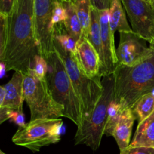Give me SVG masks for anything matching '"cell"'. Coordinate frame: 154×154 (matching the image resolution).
Masks as SVG:
<instances>
[{"mask_svg":"<svg viewBox=\"0 0 154 154\" xmlns=\"http://www.w3.org/2000/svg\"><path fill=\"white\" fill-rule=\"evenodd\" d=\"M39 54L33 0H15L10 14L0 17V59L7 71L29 74Z\"/></svg>","mask_w":154,"mask_h":154,"instance_id":"obj_1","label":"cell"},{"mask_svg":"<svg viewBox=\"0 0 154 154\" xmlns=\"http://www.w3.org/2000/svg\"><path fill=\"white\" fill-rule=\"evenodd\" d=\"M113 76L114 101L122 110L132 108L140 98L154 90V51L133 66L117 65Z\"/></svg>","mask_w":154,"mask_h":154,"instance_id":"obj_2","label":"cell"},{"mask_svg":"<svg viewBox=\"0 0 154 154\" xmlns=\"http://www.w3.org/2000/svg\"><path fill=\"white\" fill-rule=\"evenodd\" d=\"M48 73L46 80L53 99L64 107V117L72 120L78 127L82 124L83 109L73 88L64 64L56 51L46 59Z\"/></svg>","mask_w":154,"mask_h":154,"instance_id":"obj_3","label":"cell"},{"mask_svg":"<svg viewBox=\"0 0 154 154\" xmlns=\"http://www.w3.org/2000/svg\"><path fill=\"white\" fill-rule=\"evenodd\" d=\"M54 50L64 64L73 88L81 102L84 120L88 118L100 99L103 90L102 77L87 76L83 71L75 54L66 51L54 38Z\"/></svg>","mask_w":154,"mask_h":154,"instance_id":"obj_4","label":"cell"},{"mask_svg":"<svg viewBox=\"0 0 154 154\" xmlns=\"http://www.w3.org/2000/svg\"><path fill=\"white\" fill-rule=\"evenodd\" d=\"M102 96L90 117L83 120L75 136V144H84L93 150H98L101 144L108 116V110L114 96V78L113 75L102 77Z\"/></svg>","mask_w":154,"mask_h":154,"instance_id":"obj_5","label":"cell"},{"mask_svg":"<svg viewBox=\"0 0 154 154\" xmlns=\"http://www.w3.org/2000/svg\"><path fill=\"white\" fill-rule=\"evenodd\" d=\"M23 75V98L30 110V121L64 117V107L53 99L46 80L38 79L31 73Z\"/></svg>","mask_w":154,"mask_h":154,"instance_id":"obj_6","label":"cell"},{"mask_svg":"<svg viewBox=\"0 0 154 154\" xmlns=\"http://www.w3.org/2000/svg\"><path fill=\"white\" fill-rule=\"evenodd\" d=\"M63 127V121L60 118L38 119L19 128L12 137V141L36 153L42 147L58 143Z\"/></svg>","mask_w":154,"mask_h":154,"instance_id":"obj_7","label":"cell"},{"mask_svg":"<svg viewBox=\"0 0 154 154\" xmlns=\"http://www.w3.org/2000/svg\"><path fill=\"white\" fill-rule=\"evenodd\" d=\"M56 0H33L35 36L39 54L46 60L55 51L54 46L53 11Z\"/></svg>","mask_w":154,"mask_h":154,"instance_id":"obj_8","label":"cell"},{"mask_svg":"<svg viewBox=\"0 0 154 154\" xmlns=\"http://www.w3.org/2000/svg\"><path fill=\"white\" fill-rule=\"evenodd\" d=\"M129 18L132 29L141 38L154 39V8L145 0H120Z\"/></svg>","mask_w":154,"mask_h":154,"instance_id":"obj_9","label":"cell"},{"mask_svg":"<svg viewBox=\"0 0 154 154\" xmlns=\"http://www.w3.org/2000/svg\"><path fill=\"white\" fill-rule=\"evenodd\" d=\"M146 42L133 31L120 32V43L116 50L117 65L133 66L150 56L153 50Z\"/></svg>","mask_w":154,"mask_h":154,"instance_id":"obj_10","label":"cell"},{"mask_svg":"<svg viewBox=\"0 0 154 154\" xmlns=\"http://www.w3.org/2000/svg\"><path fill=\"white\" fill-rule=\"evenodd\" d=\"M99 11L102 45V60L99 75L102 78L113 75L117 66V58L114 45V35L111 32L110 27L109 10Z\"/></svg>","mask_w":154,"mask_h":154,"instance_id":"obj_11","label":"cell"},{"mask_svg":"<svg viewBox=\"0 0 154 154\" xmlns=\"http://www.w3.org/2000/svg\"><path fill=\"white\" fill-rule=\"evenodd\" d=\"M75 55L80 66L87 76L93 78L99 75L100 58L87 38L82 36L77 42Z\"/></svg>","mask_w":154,"mask_h":154,"instance_id":"obj_12","label":"cell"},{"mask_svg":"<svg viewBox=\"0 0 154 154\" xmlns=\"http://www.w3.org/2000/svg\"><path fill=\"white\" fill-rule=\"evenodd\" d=\"M23 78L20 72H14L11 79L4 86L5 90L2 106L11 110H23Z\"/></svg>","mask_w":154,"mask_h":154,"instance_id":"obj_13","label":"cell"},{"mask_svg":"<svg viewBox=\"0 0 154 154\" xmlns=\"http://www.w3.org/2000/svg\"><path fill=\"white\" fill-rule=\"evenodd\" d=\"M135 120L132 108H126L122 111L112 135L118 145L120 151L126 149L130 144L132 127Z\"/></svg>","mask_w":154,"mask_h":154,"instance_id":"obj_14","label":"cell"},{"mask_svg":"<svg viewBox=\"0 0 154 154\" xmlns=\"http://www.w3.org/2000/svg\"><path fill=\"white\" fill-rule=\"evenodd\" d=\"M129 146L154 148V111L147 118L138 123Z\"/></svg>","mask_w":154,"mask_h":154,"instance_id":"obj_15","label":"cell"},{"mask_svg":"<svg viewBox=\"0 0 154 154\" xmlns=\"http://www.w3.org/2000/svg\"><path fill=\"white\" fill-rule=\"evenodd\" d=\"M109 22L111 32L114 35L117 31L119 32L132 31L126 19L120 0H111L109 8Z\"/></svg>","mask_w":154,"mask_h":154,"instance_id":"obj_16","label":"cell"},{"mask_svg":"<svg viewBox=\"0 0 154 154\" xmlns=\"http://www.w3.org/2000/svg\"><path fill=\"white\" fill-rule=\"evenodd\" d=\"M67 13V17L63 24L66 31L77 42L82 37V29L79 19L75 11V5L72 1H62Z\"/></svg>","mask_w":154,"mask_h":154,"instance_id":"obj_17","label":"cell"},{"mask_svg":"<svg viewBox=\"0 0 154 154\" xmlns=\"http://www.w3.org/2000/svg\"><path fill=\"white\" fill-rule=\"evenodd\" d=\"M72 2L81 23L82 36L87 38L91 24V3L90 0H73Z\"/></svg>","mask_w":154,"mask_h":154,"instance_id":"obj_18","label":"cell"},{"mask_svg":"<svg viewBox=\"0 0 154 154\" xmlns=\"http://www.w3.org/2000/svg\"><path fill=\"white\" fill-rule=\"evenodd\" d=\"M131 108L135 119L138 120V123H141L147 118L154 111V94L153 92L140 98Z\"/></svg>","mask_w":154,"mask_h":154,"instance_id":"obj_19","label":"cell"},{"mask_svg":"<svg viewBox=\"0 0 154 154\" xmlns=\"http://www.w3.org/2000/svg\"><path fill=\"white\" fill-rule=\"evenodd\" d=\"M54 38L60 42L64 49L75 54L78 42L68 33L63 23L54 26Z\"/></svg>","mask_w":154,"mask_h":154,"instance_id":"obj_20","label":"cell"},{"mask_svg":"<svg viewBox=\"0 0 154 154\" xmlns=\"http://www.w3.org/2000/svg\"><path fill=\"white\" fill-rule=\"evenodd\" d=\"M122 111L123 110L119 104L116 103L114 101L111 102L108 110V120L104 129V135L106 136H112L114 129L119 121Z\"/></svg>","mask_w":154,"mask_h":154,"instance_id":"obj_21","label":"cell"},{"mask_svg":"<svg viewBox=\"0 0 154 154\" xmlns=\"http://www.w3.org/2000/svg\"><path fill=\"white\" fill-rule=\"evenodd\" d=\"M29 73L40 80H45L48 73V63L42 56L37 55L35 57L34 66Z\"/></svg>","mask_w":154,"mask_h":154,"instance_id":"obj_22","label":"cell"},{"mask_svg":"<svg viewBox=\"0 0 154 154\" xmlns=\"http://www.w3.org/2000/svg\"><path fill=\"white\" fill-rule=\"evenodd\" d=\"M67 17V13H66V8L63 4L61 0H56L54 4V11H53L52 17V26L54 28V26L57 24L64 23Z\"/></svg>","mask_w":154,"mask_h":154,"instance_id":"obj_23","label":"cell"},{"mask_svg":"<svg viewBox=\"0 0 154 154\" xmlns=\"http://www.w3.org/2000/svg\"><path fill=\"white\" fill-rule=\"evenodd\" d=\"M120 154H154V148L129 146L126 149L120 151Z\"/></svg>","mask_w":154,"mask_h":154,"instance_id":"obj_24","label":"cell"},{"mask_svg":"<svg viewBox=\"0 0 154 154\" xmlns=\"http://www.w3.org/2000/svg\"><path fill=\"white\" fill-rule=\"evenodd\" d=\"M10 120L19 126V128L24 127L26 126L25 116L23 110H11L10 113Z\"/></svg>","mask_w":154,"mask_h":154,"instance_id":"obj_25","label":"cell"},{"mask_svg":"<svg viewBox=\"0 0 154 154\" xmlns=\"http://www.w3.org/2000/svg\"><path fill=\"white\" fill-rule=\"evenodd\" d=\"M15 0H0V17H7L11 12Z\"/></svg>","mask_w":154,"mask_h":154,"instance_id":"obj_26","label":"cell"},{"mask_svg":"<svg viewBox=\"0 0 154 154\" xmlns=\"http://www.w3.org/2000/svg\"><path fill=\"white\" fill-rule=\"evenodd\" d=\"M92 7L98 11L109 10L111 0H90Z\"/></svg>","mask_w":154,"mask_h":154,"instance_id":"obj_27","label":"cell"},{"mask_svg":"<svg viewBox=\"0 0 154 154\" xmlns=\"http://www.w3.org/2000/svg\"><path fill=\"white\" fill-rule=\"evenodd\" d=\"M11 109L5 108V107H0V125L5 121L10 120V113Z\"/></svg>","mask_w":154,"mask_h":154,"instance_id":"obj_28","label":"cell"},{"mask_svg":"<svg viewBox=\"0 0 154 154\" xmlns=\"http://www.w3.org/2000/svg\"><path fill=\"white\" fill-rule=\"evenodd\" d=\"M5 96V90L4 87H1L0 86V107L2 106Z\"/></svg>","mask_w":154,"mask_h":154,"instance_id":"obj_29","label":"cell"},{"mask_svg":"<svg viewBox=\"0 0 154 154\" xmlns=\"http://www.w3.org/2000/svg\"><path fill=\"white\" fill-rule=\"evenodd\" d=\"M6 71H7V69H6L5 65L4 63L1 62L0 63V78H3L5 76Z\"/></svg>","mask_w":154,"mask_h":154,"instance_id":"obj_30","label":"cell"},{"mask_svg":"<svg viewBox=\"0 0 154 154\" xmlns=\"http://www.w3.org/2000/svg\"><path fill=\"white\" fill-rule=\"evenodd\" d=\"M150 48L154 51V39L150 43Z\"/></svg>","mask_w":154,"mask_h":154,"instance_id":"obj_31","label":"cell"},{"mask_svg":"<svg viewBox=\"0 0 154 154\" xmlns=\"http://www.w3.org/2000/svg\"><path fill=\"white\" fill-rule=\"evenodd\" d=\"M148 2H150V4L151 5L152 7L154 8V0H148Z\"/></svg>","mask_w":154,"mask_h":154,"instance_id":"obj_32","label":"cell"},{"mask_svg":"<svg viewBox=\"0 0 154 154\" xmlns=\"http://www.w3.org/2000/svg\"><path fill=\"white\" fill-rule=\"evenodd\" d=\"M0 154H6V153H5L4 152H3V151H2V150H0Z\"/></svg>","mask_w":154,"mask_h":154,"instance_id":"obj_33","label":"cell"},{"mask_svg":"<svg viewBox=\"0 0 154 154\" xmlns=\"http://www.w3.org/2000/svg\"><path fill=\"white\" fill-rule=\"evenodd\" d=\"M61 1H73V0H61Z\"/></svg>","mask_w":154,"mask_h":154,"instance_id":"obj_34","label":"cell"},{"mask_svg":"<svg viewBox=\"0 0 154 154\" xmlns=\"http://www.w3.org/2000/svg\"><path fill=\"white\" fill-rule=\"evenodd\" d=\"M145 1H147V2H148V0H145Z\"/></svg>","mask_w":154,"mask_h":154,"instance_id":"obj_35","label":"cell"},{"mask_svg":"<svg viewBox=\"0 0 154 154\" xmlns=\"http://www.w3.org/2000/svg\"><path fill=\"white\" fill-rule=\"evenodd\" d=\"M0 63H1V59H0Z\"/></svg>","mask_w":154,"mask_h":154,"instance_id":"obj_36","label":"cell"}]
</instances>
